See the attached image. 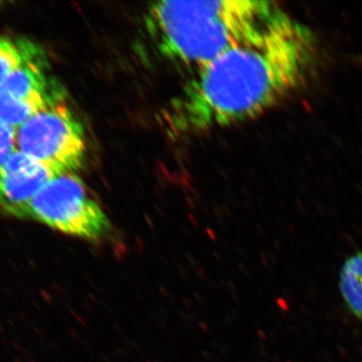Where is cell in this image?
Wrapping results in <instances>:
<instances>
[{
    "label": "cell",
    "instance_id": "6da1fadb",
    "mask_svg": "<svg viewBox=\"0 0 362 362\" xmlns=\"http://www.w3.org/2000/svg\"><path fill=\"white\" fill-rule=\"evenodd\" d=\"M277 9L254 0L160 1L145 21L162 56L199 68L250 39Z\"/></svg>",
    "mask_w": 362,
    "mask_h": 362
},
{
    "label": "cell",
    "instance_id": "7a4b0ae2",
    "mask_svg": "<svg viewBox=\"0 0 362 362\" xmlns=\"http://www.w3.org/2000/svg\"><path fill=\"white\" fill-rule=\"evenodd\" d=\"M21 218L89 240L103 239L111 230L108 216L77 173L54 176L28 202Z\"/></svg>",
    "mask_w": 362,
    "mask_h": 362
},
{
    "label": "cell",
    "instance_id": "3957f363",
    "mask_svg": "<svg viewBox=\"0 0 362 362\" xmlns=\"http://www.w3.org/2000/svg\"><path fill=\"white\" fill-rule=\"evenodd\" d=\"M14 146L57 175L77 173L85 162L84 125L66 105H54L16 129Z\"/></svg>",
    "mask_w": 362,
    "mask_h": 362
},
{
    "label": "cell",
    "instance_id": "277c9868",
    "mask_svg": "<svg viewBox=\"0 0 362 362\" xmlns=\"http://www.w3.org/2000/svg\"><path fill=\"white\" fill-rule=\"evenodd\" d=\"M64 92L52 80L42 51L18 66L0 85V122L14 130L30 117L62 103Z\"/></svg>",
    "mask_w": 362,
    "mask_h": 362
},
{
    "label": "cell",
    "instance_id": "5b68a950",
    "mask_svg": "<svg viewBox=\"0 0 362 362\" xmlns=\"http://www.w3.org/2000/svg\"><path fill=\"white\" fill-rule=\"evenodd\" d=\"M54 176L47 166L14 150L0 168V209L21 218L28 202Z\"/></svg>",
    "mask_w": 362,
    "mask_h": 362
},
{
    "label": "cell",
    "instance_id": "8992f818",
    "mask_svg": "<svg viewBox=\"0 0 362 362\" xmlns=\"http://www.w3.org/2000/svg\"><path fill=\"white\" fill-rule=\"evenodd\" d=\"M340 292L352 313L362 319V252L350 257L340 271Z\"/></svg>",
    "mask_w": 362,
    "mask_h": 362
},
{
    "label": "cell",
    "instance_id": "52a82bcc",
    "mask_svg": "<svg viewBox=\"0 0 362 362\" xmlns=\"http://www.w3.org/2000/svg\"><path fill=\"white\" fill-rule=\"evenodd\" d=\"M40 51V47L30 40L0 35V85L14 70Z\"/></svg>",
    "mask_w": 362,
    "mask_h": 362
},
{
    "label": "cell",
    "instance_id": "ba28073f",
    "mask_svg": "<svg viewBox=\"0 0 362 362\" xmlns=\"http://www.w3.org/2000/svg\"><path fill=\"white\" fill-rule=\"evenodd\" d=\"M14 139L16 130L11 126L0 122V168L16 150Z\"/></svg>",
    "mask_w": 362,
    "mask_h": 362
}]
</instances>
